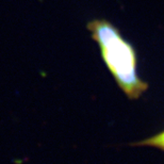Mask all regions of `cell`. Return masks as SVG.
Here are the masks:
<instances>
[{
	"label": "cell",
	"instance_id": "7a4b0ae2",
	"mask_svg": "<svg viewBox=\"0 0 164 164\" xmlns=\"http://www.w3.org/2000/svg\"><path fill=\"white\" fill-rule=\"evenodd\" d=\"M131 145L139 147H152V148H158V149L164 151V130H162L161 132L157 133V134L152 135V137L140 141V142L132 143Z\"/></svg>",
	"mask_w": 164,
	"mask_h": 164
},
{
	"label": "cell",
	"instance_id": "6da1fadb",
	"mask_svg": "<svg viewBox=\"0 0 164 164\" xmlns=\"http://www.w3.org/2000/svg\"><path fill=\"white\" fill-rule=\"evenodd\" d=\"M86 28L99 46L101 58L118 88L129 99H139L148 90V83L139 75L133 45L122 36L115 24L105 18L88 22Z\"/></svg>",
	"mask_w": 164,
	"mask_h": 164
}]
</instances>
